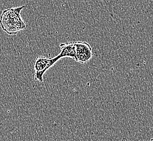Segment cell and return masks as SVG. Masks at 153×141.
<instances>
[{"instance_id": "277c9868", "label": "cell", "mask_w": 153, "mask_h": 141, "mask_svg": "<svg viewBox=\"0 0 153 141\" xmlns=\"http://www.w3.org/2000/svg\"><path fill=\"white\" fill-rule=\"evenodd\" d=\"M60 52L58 54L60 58H69L76 61V48L74 42H70L68 44L62 43L60 45Z\"/></svg>"}, {"instance_id": "6da1fadb", "label": "cell", "mask_w": 153, "mask_h": 141, "mask_svg": "<svg viewBox=\"0 0 153 141\" xmlns=\"http://www.w3.org/2000/svg\"><path fill=\"white\" fill-rule=\"evenodd\" d=\"M24 7L25 6L10 8L2 12L0 17L1 26L8 34H15L26 27L20 15L21 11Z\"/></svg>"}, {"instance_id": "5b68a950", "label": "cell", "mask_w": 153, "mask_h": 141, "mask_svg": "<svg viewBox=\"0 0 153 141\" xmlns=\"http://www.w3.org/2000/svg\"><path fill=\"white\" fill-rule=\"evenodd\" d=\"M150 141H153V138H151V139H150Z\"/></svg>"}, {"instance_id": "3957f363", "label": "cell", "mask_w": 153, "mask_h": 141, "mask_svg": "<svg viewBox=\"0 0 153 141\" xmlns=\"http://www.w3.org/2000/svg\"><path fill=\"white\" fill-rule=\"evenodd\" d=\"M74 44L76 48V62L81 64L89 62L94 56L91 46L88 42L83 41H76Z\"/></svg>"}, {"instance_id": "7a4b0ae2", "label": "cell", "mask_w": 153, "mask_h": 141, "mask_svg": "<svg viewBox=\"0 0 153 141\" xmlns=\"http://www.w3.org/2000/svg\"><path fill=\"white\" fill-rule=\"evenodd\" d=\"M60 59L61 58L59 55L52 58H47L44 56H39L36 59L34 64V70L36 71L34 79L40 82H43V76L46 72Z\"/></svg>"}]
</instances>
